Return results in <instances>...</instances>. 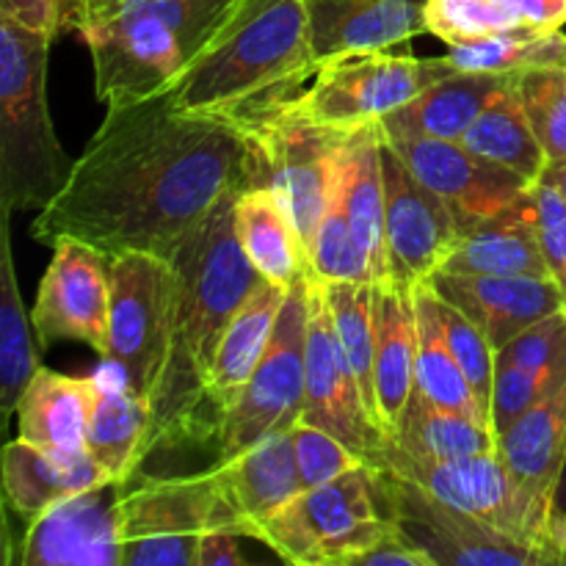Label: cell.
Listing matches in <instances>:
<instances>
[{"label": "cell", "instance_id": "18", "mask_svg": "<svg viewBox=\"0 0 566 566\" xmlns=\"http://www.w3.org/2000/svg\"><path fill=\"white\" fill-rule=\"evenodd\" d=\"M111 479L28 517L17 562L25 566H122V495Z\"/></svg>", "mask_w": 566, "mask_h": 566}, {"label": "cell", "instance_id": "36", "mask_svg": "<svg viewBox=\"0 0 566 566\" xmlns=\"http://www.w3.org/2000/svg\"><path fill=\"white\" fill-rule=\"evenodd\" d=\"M392 446L420 459H462L495 453L497 434L464 415L437 407L420 390H412V398L392 431Z\"/></svg>", "mask_w": 566, "mask_h": 566}, {"label": "cell", "instance_id": "50", "mask_svg": "<svg viewBox=\"0 0 566 566\" xmlns=\"http://www.w3.org/2000/svg\"><path fill=\"white\" fill-rule=\"evenodd\" d=\"M556 512L566 514V459H564V468H562V479H558V490H556V501H553Z\"/></svg>", "mask_w": 566, "mask_h": 566}, {"label": "cell", "instance_id": "11", "mask_svg": "<svg viewBox=\"0 0 566 566\" xmlns=\"http://www.w3.org/2000/svg\"><path fill=\"white\" fill-rule=\"evenodd\" d=\"M177 271L171 260L130 252L111 260V340L105 363L136 396H153L169 352Z\"/></svg>", "mask_w": 566, "mask_h": 566}, {"label": "cell", "instance_id": "9", "mask_svg": "<svg viewBox=\"0 0 566 566\" xmlns=\"http://www.w3.org/2000/svg\"><path fill=\"white\" fill-rule=\"evenodd\" d=\"M453 72L459 70L448 55L412 59L390 50L343 55L321 64L307 88L287 105L318 125L357 130L398 111Z\"/></svg>", "mask_w": 566, "mask_h": 566}, {"label": "cell", "instance_id": "19", "mask_svg": "<svg viewBox=\"0 0 566 566\" xmlns=\"http://www.w3.org/2000/svg\"><path fill=\"white\" fill-rule=\"evenodd\" d=\"M426 285L473 318L495 352L539 321L566 310V293L551 276H470L437 271Z\"/></svg>", "mask_w": 566, "mask_h": 566}, {"label": "cell", "instance_id": "39", "mask_svg": "<svg viewBox=\"0 0 566 566\" xmlns=\"http://www.w3.org/2000/svg\"><path fill=\"white\" fill-rule=\"evenodd\" d=\"M307 258L310 274L321 282H374L368 258H365L363 247L352 230V221H348L340 158H337L329 199H326L324 216H321L313 241H310Z\"/></svg>", "mask_w": 566, "mask_h": 566}, {"label": "cell", "instance_id": "2", "mask_svg": "<svg viewBox=\"0 0 566 566\" xmlns=\"http://www.w3.org/2000/svg\"><path fill=\"white\" fill-rule=\"evenodd\" d=\"M232 205L235 197L227 199L171 254L177 296L169 352L149 396V453L160 446H177L197 431L202 434L205 426H210L205 420V407L216 352L230 321L260 282V274L238 243Z\"/></svg>", "mask_w": 566, "mask_h": 566}, {"label": "cell", "instance_id": "47", "mask_svg": "<svg viewBox=\"0 0 566 566\" xmlns=\"http://www.w3.org/2000/svg\"><path fill=\"white\" fill-rule=\"evenodd\" d=\"M545 547L547 553H551L553 564L566 566V514L556 512V509H553L551 520H547Z\"/></svg>", "mask_w": 566, "mask_h": 566}, {"label": "cell", "instance_id": "37", "mask_svg": "<svg viewBox=\"0 0 566 566\" xmlns=\"http://www.w3.org/2000/svg\"><path fill=\"white\" fill-rule=\"evenodd\" d=\"M448 61L459 72H495V75H523L542 66H566V33L514 28V31L453 44Z\"/></svg>", "mask_w": 566, "mask_h": 566}, {"label": "cell", "instance_id": "21", "mask_svg": "<svg viewBox=\"0 0 566 566\" xmlns=\"http://www.w3.org/2000/svg\"><path fill=\"white\" fill-rule=\"evenodd\" d=\"M213 470L230 531L252 539L265 520L304 492L291 431L269 437L232 459H219Z\"/></svg>", "mask_w": 566, "mask_h": 566}, {"label": "cell", "instance_id": "28", "mask_svg": "<svg viewBox=\"0 0 566 566\" xmlns=\"http://www.w3.org/2000/svg\"><path fill=\"white\" fill-rule=\"evenodd\" d=\"M512 77L514 75H495V72H453V75L431 83L398 111L381 116L379 127L390 133H415V136L462 142L481 111Z\"/></svg>", "mask_w": 566, "mask_h": 566}, {"label": "cell", "instance_id": "1", "mask_svg": "<svg viewBox=\"0 0 566 566\" xmlns=\"http://www.w3.org/2000/svg\"><path fill=\"white\" fill-rule=\"evenodd\" d=\"M249 186H260L252 133L224 116L182 111L166 92L108 108L31 232L48 247L77 238L111 260L130 252L171 260Z\"/></svg>", "mask_w": 566, "mask_h": 566}, {"label": "cell", "instance_id": "34", "mask_svg": "<svg viewBox=\"0 0 566 566\" xmlns=\"http://www.w3.org/2000/svg\"><path fill=\"white\" fill-rule=\"evenodd\" d=\"M462 144L470 153L525 177L528 182H539L551 164L520 103L517 75L490 99V105L462 136Z\"/></svg>", "mask_w": 566, "mask_h": 566}, {"label": "cell", "instance_id": "5", "mask_svg": "<svg viewBox=\"0 0 566 566\" xmlns=\"http://www.w3.org/2000/svg\"><path fill=\"white\" fill-rule=\"evenodd\" d=\"M53 39L0 14V208L42 210L64 188L75 160L48 108Z\"/></svg>", "mask_w": 566, "mask_h": 566}, {"label": "cell", "instance_id": "7", "mask_svg": "<svg viewBox=\"0 0 566 566\" xmlns=\"http://www.w3.org/2000/svg\"><path fill=\"white\" fill-rule=\"evenodd\" d=\"M365 464L412 481L440 501L475 514L495 528L512 534L514 539L528 542L547 553L545 531L553 503L525 486L497 451L462 459H420L387 440Z\"/></svg>", "mask_w": 566, "mask_h": 566}, {"label": "cell", "instance_id": "29", "mask_svg": "<svg viewBox=\"0 0 566 566\" xmlns=\"http://www.w3.org/2000/svg\"><path fill=\"white\" fill-rule=\"evenodd\" d=\"M497 453L525 486L556 501L566 459V381L497 434Z\"/></svg>", "mask_w": 566, "mask_h": 566}, {"label": "cell", "instance_id": "46", "mask_svg": "<svg viewBox=\"0 0 566 566\" xmlns=\"http://www.w3.org/2000/svg\"><path fill=\"white\" fill-rule=\"evenodd\" d=\"M241 534L235 531H208L197 547V566H243L247 556L241 553Z\"/></svg>", "mask_w": 566, "mask_h": 566}, {"label": "cell", "instance_id": "4", "mask_svg": "<svg viewBox=\"0 0 566 566\" xmlns=\"http://www.w3.org/2000/svg\"><path fill=\"white\" fill-rule=\"evenodd\" d=\"M235 0H127L81 33L105 108L171 92Z\"/></svg>", "mask_w": 566, "mask_h": 566}, {"label": "cell", "instance_id": "12", "mask_svg": "<svg viewBox=\"0 0 566 566\" xmlns=\"http://www.w3.org/2000/svg\"><path fill=\"white\" fill-rule=\"evenodd\" d=\"M370 470L385 512L415 545L434 558V566H553L551 556L539 547L514 539L506 531L440 501L412 481L387 470Z\"/></svg>", "mask_w": 566, "mask_h": 566}, {"label": "cell", "instance_id": "17", "mask_svg": "<svg viewBox=\"0 0 566 566\" xmlns=\"http://www.w3.org/2000/svg\"><path fill=\"white\" fill-rule=\"evenodd\" d=\"M385 193L390 285L415 293V287L426 285L442 269L462 230L451 208L409 171L387 142Z\"/></svg>", "mask_w": 566, "mask_h": 566}, {"label": "cell", "instance_id": "35", "mask_svg": "<svg viewBox=\"0 0 566 566\" xmlns=\"http://www.w3.org/2000/svg\"><path fill=\"white\" fill-rule=\"evenodd\" d=\"M415 318H418V357H415V390L423 392L437 407L464 415L492 429V418L475 396L462 365L442 337L434 307V291L429 285L415 287ZM495 431V429H492Z\"/></svg>", "mask_w": 566, "mask_h": 566}, {"label": "cell", "instance_id": "30", "mask_svg": "<svg viewBox=\"0 0 566 566\" xmlns=\"http://www.w3.org/2000/svg\"><path fill=\"white\" fill-rule=\"evenodd\" d=\"M94 392L97 379H75L39 368L17 407L20 440L53 451H86Z\"/></svg>", "mask_w": 566, "mask_h": 566}, {"label": "cell", "instance_id": "32", "mask_svg": "<svg viewBox=\"0 0 566 566\" xmlns=\"http://www.w3.org/2000/svg\"><path fill=\"white\" fill-rule=\"evenodd\" d=\"M426 25L448 48L514 28L562 31L566 0H429Z\"/></svg>", "mask_w": 566, "mask_h": 566}, {"label": "cell", "instance_id": "38", "mask_svg": "<svg viewBox=\"0 0 566 566\" xmlns=\"http://www.w3.org/2000/svg\"><path fill=\"white\" fill-rule=\"evenodd\" d=\"M329 302L332 318H335L337 337H340L343 354L357 376L359 392L368 407L370 418L381 429L379 396H376V324H374V282H321ZM385 431V429H381ZM387 434V431H385Z\"/></svg>", "mask_w": 566, "mask_h": 566}, {"label": "cell", "instance_id": "42", "mask_svg": "<svg viewBox=\"0 0 566 566\" xmlns=\"http://www.w3.org/2000/svg\"><path fill=\"white\" fill-rule=\"evenodd\" d=\"M293 434V448H296V464L298 475H302L304 490H313V486L329 484L337 475L348 473V470L365 464L357 453L348 451L337 437L326 434L318 426H310L304 420H298L291 429Z\"/></svg>", "mask_w": 566, "mask_h": 566}, {"label": "cell", "instance_id": "41", "mask_svg": "<svg viewBox=\"0 0 566 566\" xmlns=\"http://www.w3.org/2000/svg\"><path fill=\"white\" fill-rule=\"evenodd\" d=\"M431 287V285H429ZM434 307L437 318H440L442 337H446L448 348L453 352L457 363L462 365L464 376L473 385L475 396L484 403V409L492 418V387H495V357L497 352L492 348L490 337L479 329L473 318L462 313L459 307H453L451 302H446L442 296L434 293Z\"/></svg>", "mask_w": 566, "mask_h": 566}, {"label": "cell", "instance_id": "20", "mask_svg": "<svg viewBox=\"0 0 566 566\" xmlns=\"http://www.w3.org/2000/svg\"><path fill=\"white\" fill-rule=\"evenodd\" d=\"M429 0H304L315 61L385 53L429 33Z\"/></svg>", "mask_w": 566, "mask_h": 566}, {"label": "cell", "instance_id": "8", "mask_svg": "<svg viewBox=\"0 0 566 566\" xmlns=\"http://www.w3.org/2000/svg\"><path fill=\"white\" fill-rule=\"evenodd\" d=\"M208 531H230L216 470L127 481L122 495V566H197Z\"/></svg>", "mask_w": 566, "mask_h": 566}, {"label": "cell", "instance_id": "26", "mask_svg": "<svg viewBox=\"0 0 566 566\" xmlns=\"http://www.w3.org/2000/svg\"><path fill=\"white\" fill-rule=\"evenodd\" d=\"M376 324V396H379L381 429L392 440L398 420L415 390V357H418V318H415V293L401 287H374Z\"/></svg>", "mask_w": 566, "mask_h": 566}, {"label": "cell", "instance_id": "44", "mask_svg": "<svg viewBox=\"0 0 566 566\" xmlns=\"http://www.w3.org/2000/svg\"><path fill=\"white\" fill-rule=\"evenodd\" d=\"M534 197L547 269L566 293V202L556 188L542 180L534 186Z\"/></svg>", "mask_w": 566, "mask_h": 566}, {"label": "cell", "instance_id": "48", "mask_svg": "<svg viewBox=\"0 0 566 566\" xmlns=\"http://www.w3.org/2000/svg\"><path fill=\"white\" fill-rule=\"evenodd\" d=\"M122 3H127V0H81L83 22H81V31H77V33H83L86 28H92L94 22H99L103 17H108L111 11L119 9Z\"/></svg>", "mask_w": 566, "mask_h": 566}, {"label": "cell", "instance_id": "33", "mask_svg": "<svg viewBox=\"0 0 566 566\" xmlns=\"http://www.w3.org/2000/svg\"><path fill=\"white\" fill-rule=\"evenodd\" d=\"M3 213L0 227V412L3 423H9L11 415L20 407L22 392L39 374V348L33 343V318L22 307V293L17 285L14 254H11V232H9V210Z\"/></svg>", "mask_w": 566, "mask_h": 566}, {"label": "cell", "instance_id": "51", "mask_svg": "<svg viewBox=\"0 0 566 566\" xmlns=\"http://www.w3.org/2000/svg\"><path fill=\"white\" fill-rule=\"evenodd\" d=\"M564 75H566V70H564Z\"/></svg>", "mask_w": 566, "mask_h": 566}, {"label": "cell", "instance_id": "3", "mask_svg": "<svg viewBox=\"0 0 566 566\" xmlns=\"http://www.w3.org/2000/svg\"><path fill=\"white\" fill-rule=\"evenodd\" d=\"M315 72L304 0H235L169 94L182 111L249 127L298 97Z\"/></svg>", "mask_w": 566, "mask_h": 566}, {"label": "cell", "instance_id": "6", "mask_svg": "<svg viewBox=\"0 0 566 566\" xmlns=\"http://www.w3.org/2000/svg\"><path fill=\"white\" fill-rule=\"evenodd\" d=\"M396 520L385 512L368 464L304 490L265 520L254 539L296 566H354Z\"/></svg>", "mask_w": 566, "mask_h": 566}, {"label": "cell", "instance_id": "27", "mask_svg": "<svg viewBox=\"0 0 566 566\" xmlns=\"http://www.w3.org/2000/svg\"><path fill=\"white\" fill-rule=\"evenodd\" d=\"M232 219L243 254L263 280L293 287L310 274L302 232L269 186L243 188L232 205Z\"/></svg>", "mask_w": 566, "mask_h": 566}, {"label": "cell", "instance_id": "16", "mask_svg": "<svg viewBox=\"0 0 566 566\" xmlns=\"http://www.w3.org/2000/svg\"><path fill=\"white\" fill-rule=\"evenodd\" d=\"M381 136L390 144L392 153L409 166V171L451 208L462 232L512 208L536 186L470 153L462 142L390 130H381Z\"/></svg>", "mask_w": 566, "mask_h": 566}, {"label": "cell", "instance_id": "14", "mask_svg": "<svg viewBox=\"0 0 566 566\" xmlns=\"http://www.w3.org/2000/svg\"><path fill=\"white\" fill-rule=\"evenodd\" d=\"M302 420L337 437L368 462L390 437L376 426L359 392L357 376L343 354L335 318L321 280L310 274L307 343H304V412Z\"/></svg>", "mask_w": 566, "mask_h": 566}, {"label": "cell", "instance_id": "10", "mask_svg": "<svg viewBox=\"0 0 566 566\" xmlns=\"http://www.w3.org/2000/svg\"><path fill=\"white\" fill-rule=\"evenodd\" d=\"M310 274L291 287L269 352L227 412L219 415L213 437L219 459H232L274 434H285L304 412V343H307Z\"/></svg>", "mask_w": 566, "mask_h": 566}, {"label": "cell", "instance_id": "13", "mask_svg": "<svg viewBox=\"0 0 566 566\" xmlns=\"http://www.w3.org/2000/svg\"><path fill=\"white\" fill-rule=\"evenodd\" d=\"M247 130L258 147L260 186L276 193L310 249L329 199L337 158L352 130L318 125L291 105H282Z\"/></svg>", "mask_w": 566, "mask_h": 566}, {"label": "cell", "instance_id": "49", "mask_svg": "<svg viewBox=\"0 0 566 566\" xmlns=\"http://www.w3.org/2000/svg\"><path fill=\"white\" fill-rule=\"evenodd\" d=\"M542 182L556 188L566 202V160H562V164H547L545 175H542Z\"/></svg>", "mask_w": 566, "mask_h": 566}, {"label": "cell", "instance_id": "40", "mask_svg": "<svg viewBox=\"0 0 566 566\" xmlns=\"http://www.w3.org/2000/svg\"><path fill=\"white\" fill-rule=\"evenodd\" d=\"M566 66H542L517 75L520 103L551 164L566 160Z\"/></svg>", "mask_w": 566, "mask_h": 566}, {"label": "cell", "instance_id": "24", "mask_svg": "<svg viewBox=\"0 0 566 566\" xmlns=\"http://www.w3.org/2000/svg\"><path fill=\"white\" fill-rule=\"evenodd\" d=\"M103 481H111L108 473L88 451H53L20 437L3 451L6 503L25 520Z\"/></svg>", "mask_w": 566, "mask_h": 566}, {"label": "cell", "instance_id": "22", "mask_svg": "<svg viewBox=\"0 0 566 566\" xmlns=\"http://www.w3.org/2000/svg\"><path fill=\"white\" fill-rule=\"evenodd\" d=\"M440 271L470 276H551L534 188L512 208L464 230Z\"/></svg>", "mask_w": 566, "mask_h": 566}, {"label": "cell", "instance_id": "15", "mask_svg": "<svg viewBox=\"0 0 566 566\" xmlns=\"http://www.w3.org/2000/svg\"><path fill=\"white\" fill-rule=\"evenodd\" d=\"M33 329L44 348L55 340H81L108 357L111 340V258L77 238L53 247L31 310Z\"/></svg>", "mask_w": 566, "mask_h": 566}, {"label": "cell", "instance_id": "43", "mask_svg": "<svg viewBox=\"0 0 566 566\" xmlns=\"http://www.w3.org/2000/svg\"><path fill=\"white\" fill-rule=\"evenodd\" d=\"M0 14L31 31L59 39L64 31H81V0H0Z\"/></svg>", "mask_w": 566, "mask_h": 566}, {"label": "cell", "instance_id": "45", "mask_svg": "<svg viewBox=\"0 0 566 566\" xmlns=\"http://www.w3.org/2000/svg\"><path fill=\"white\" fill-rule=\"evenodd\" d=\"M354 566H434V558L423 551V547L415 545L407 534L401 531V525H392V531H387L368 553L354 562Z\"/></svg>", "mask_w": 566, "mask_h": 566}, {"label": "cell", "instance_id": "23", "mask_svg": "<svg viewBox=\"0 0 566 566\" xmlns=\"http://www.w3.org/2000/svg\"><path fill=\"white\" fill-rule=\"evenodd\" d=\"M340 171L352 230L368 258L374 285H385L390 282V258H387L385 138L379 122L348 133L340 153Z\"/></svg>", "mask_w": 566, "mask_h": 566}, {"label": "cell", "instance_id": "31", "mask_svg": "<svg viewBox=\"0 0 566 566\" xmlns=\"http://www.w3.org/2000/svg\"><path fill=\"white\" fill-rule=\"evenodd\" d=\"M149 431H153L149 398L136 396L125 385H105L97 379L86 451L108 473V479H133L138 462L149 457Z\"/></svg>", "mask_w": 566, "mask_h": 566}, {"label": "cell", "instance_id": "25", "mask_svg": "<svg viewBox=\"0 0 566 566\" xmlns=\"http://www.w3.org/2000/svg\"><path fill=\"white\" fill-rule=\"evenodd\" d=\"M287 293H291V287L276 285V282L260 276L254 291L249 293L247 302L241 304L235 318L227 326L208 381V407L213 426L219 415L235 403V398L247 387L249 376L254 374L260 359L269 352V343L276 332V321H280L282 307H285Z\"/></svg>", "mask_w": 566, "mask_h": 566}]
</instances>
